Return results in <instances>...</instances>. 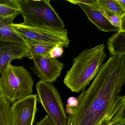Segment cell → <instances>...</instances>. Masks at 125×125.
Masks as SVG:
<instances>
[{"instance_id":"3957f363","label":"cell","mask_w":125,"mask_h":125,"mask_svg":"<svg viewBox=\"0 0 125 125\" xmlns=\"http://www.w3.org/2000/svg\"><path fill=\"white\" fill-rule=\"evenodd\" d=\"M49 0H17L24 21L22 25L31 27L63 29L65 25Z\"/></svg>"},{"instance_id":"2e32d148","label":"cell","mask_w":125,"mask_h":125,"mask_svg":"<svg viewBox=\"0 0 125 125\" xmlns=\"http://www.w3.org/2000/svg\"><path fill=\"white\" fill-rule=\"evenodd\" d=\"M11 102L0 94V125H11Z\"/></svg>"},{"instance_id":"5b68a950","label":"cell","mask_w":125,"mask_h":125,"mask_svg":"<svg viewBox=\"0 0 125 125\" xmlns=\"http://www.w3.org/2000/svg\"><path fill=\"white\" fill-rule=\"evenodd\" d=\"M38 99L55 125H67L68 116L60 95L52 84L40 80L36 86Z\"/></svg>"},{"instance_id":"cb8c5ba5","label":"cell","mask_w":125,"mask_h":125,"mask_svg":"<svg viewBox=\"0 0 125 125\" xmlns=\"http://www.w3.org/2000/svg\"><path fill=\"white\" fill-rule=\"evenodd\" d=\"M119 30V31L125 32V14L121 16Z\"/></svg>"},{"instance_id":"5bb4252c","label":"cell","mask_w":125,"mask_h":125,"mask_svg":"<svg viewBox=\"0 0 125 125\" xmlns=\"http://www.w3.org/2000/svg\"><path fill=\"white\" fill-rule=\"evenodd\" d=\"M97 2L100 10L108 15L117 14L121 16L125 14V9L115 0H97Z\"/></svg>"},{"instance_id":"277c9868","label":"cell","mask_w":125,"mask_h":125,"mask_svg":"<svg viewBox=\"0 0 125 125\" xmlns=\"http://www.w3.org/2000/svg\"><path fill=\"white\" fill-rule=\"evenodd\" d=\"M33 83L25 68L10 63L0 75V94L13 103L32 94Z\"/></svg>"},{"instance_id":"52a82bcc","label":"cell","mask_w":125,"mask_h":125,"mask_svg":"<svg viewBox=\"0 0 125 125\" xmlns=\"http://www.w3.org/2000/svg\"><path fill=\"white\" fill-rule=\"evenodd\" d=\"M37 94H31L13 103L11 125H33L37 112Z\"/></svg>"},{"instance_id":"4fadbf2b","label":"cell","mask_w":125,"mask_h":125,"mask_svg":"<svg viewBox=\"0 0 125 125\" xmlns=\"http://www.w3.org/2000/svg\"><path fill=\"white\" fill-rule=\"evenodd\" d=\"M20 13L17 0H0V17H17Z\"/></svg>"},{"instance_id":"ac0fdd59","label":"cell","mask_w":125,"mask_h":125,"mask_svg":"<svg viewBox=\"0 0 125 125\" xmlns=\"http://www.w3.org/2000/svg\"><path fill=\"white\" fill-rule=\"evenodd\" d=\"M67 1L74 5H77V3H82V4L87 5L91 7L97 9L99 10H100V8L97 3V0H69Z\"/></svg>"},{"instance_id":"6da1fadb","label":"cell","mask_w":125,"mask_h":125,"mask_svg":"<svg viewBox=\"0 0 125 125\" xmlns=\"http://www.w3.org/2000/svg\"><path fill=\"white\" fill-rule=\"evenodd\" d=\"M125 83V55L111 57L102 65L87 90L77 97L72 108L74 125H105L123 104L121 96Z\"/></svg>"},{"instance_id":"ffe728a7","label":"cell","mask_w":125,"mask_h":125,"mask_svg":"<svg viewBox=\"0 0 125 125\" xmlns=\"http://www.w3.org/2000/svg\"><path fill=\"white\" fill-rule=\"evenodd\" d=\"M125 111L121 112L110 125H125Z\"/></svg>"},{"instance_id":"44dd1931","label":"cell","mask_w":125,"mask_h":125,"mask_svg":"<svg viewBox=\"0 0 125 125\" xmlns=\"http://www.w3.org/2000/svg\"><path fill=\"white\" fill-rule=\"evenodd\" d=\"M16 16L10 17H0V26L7 25H11L13 24V21Z\"/></svg>"},{"instance_id":"8992f818","label":"cell","mask_w":125,"mask_h":125,"mask_svg":"<svg viewBox=\"0 0 125 125\" xmlns=\"http://www.w3.org/2000/svg\"><path fill=\"white\" fill-rule=\"evenodd\" d=\"M12 26L26 41L27 44L30 42H37L68 47L70 43L68 31L65 29L31 27L14 23Z\"/></svg>"},{"instance_id":"8fae6325","label":"cell","mask_w":125,"mask_h":125,"mask_svg":"<svg viewBox=\"0 0 125 125\" xmlns=\"http://www.w3.org/2000/svg\"><path fill=\"white\" fill-rule=\"evenodd\" d=\"M107 45L111 57L125 55V32L114 34L108 39Z\"/></svg>"},{"instance_id":"7402d4cb","label":"cell","mask_w":125,"mask_h":125,"mask_svg":"<svg viewBox=\"0 0 125 125\" xmlns=\"http://www.w3.org/2000/svg\"><path fill=\"white\" fill-rule=\"evenodd\" d=\"M36 125H55L49 116L46 115L40 121L36 123Z\"/></svg>"},{"instance_id":"d4e9b609","label":"cell","mask_w":125,"mask_h":125,"mask_svg":"<svg viewBox=\"0 0 125 125\" xmlns=\"http://www.w3.org/2000/svg\"><path fill=\"white\" fill-rule=\"evenodd\" d=\"M67 125H74L73 119V115L72 114H69V116L68 117Z\"/></svg>"},{"instance_id":"30bf717a","label":"cell","mask_w":125,"mask_h":125,"mask_svg":"<svg viewBox=\"0 0 125 125\" xmlns=\"http://www.w3.org/2000/svg\"><path fill=\"white\" fill-rule=\"evenodd\" d=\"M77 5L84 11L89 21L94 24L99 30L105 32L119 31V28L115 27L108 21L101 13V10L82 3Z\"/></svg>"},{"instance_id":"ba28073f","label":"cell","mask_w":125,"mask_h":125,"mask_svg":"<svg viewBox=\"0 0 125 125\" xmlns=\"http://www.w3.org/2000/svg\"><path fill=\"white\" fill-rule=\"evenodd\" d=\"M31 60L34 62V66L31 67L33 72L41 81L52 83L54 82L60 76L63 69V63L56 58H52L48 54L35 55Z\"/></svg>"},{"instance_id":"7c38bea8","label":"cell","mask_w":125,"mask_h":125,"mask_svg":"<svg viewBox=\"0 0 125 125\" xmlns=\"http://www.w3.org/2000/svg\"><path fill=\"white\" fill-rule=\"evenodd\" d=\"M0 40L14 43L27 45L26 41L15 31L12 24L0 26Z\"/></svg>"},{"instance_id":"7a4b0ae2","label":"cell","mask_w":125,"mask_h":125,"mask_svg":"<svg viewBox=\"0 0 125 125\" xmlns=\"http://www.w3.org/2000/svg\"><path fill=\"white\" fill-rule=\"evenodd\" d=\"M105 45L99 44L85 50L73 61L64 77V84L73 93H79L89 85L107 57Z\"/></svg>"},{"instance_id":"603a6c76","label":"cell","mask_w":125,"mask_h":125,"mask_svg":"<svg viewBox=\"0 0 125 125\" xmlns=\"http://www.w3.org/2000/svg\"><path fill=\"white\" fill-rule=\"evenodd\" d=\"M77 99L73 96L69 97L67 100V104L69 106L72 108H74L76 107L77 105Z\"/></svg>"},{"instance_id":"9c48e42d","label":"cell","mask_w":125,"mask_h":125,"mask_svg":"<svg viewBox=\"0 0 125 125\" xmlns=\"http://www.w3.org/2000/svg\"><path fill=\"white\" fill-rule=\"evenodd\" d=\"M27 50V44L0 40V75L12 61L25 57Z\"/></svg>"},{"instance_id":"9a60e30c","label":"cell","mask_w":125,"mask_h":125,"mask_svg":"<svg viewBox=\"0 0 125 125\" xmlns=\"http://www.w3.org/2000/svg\"><path fill=\"white\" fill-rule=\"evenodd\" d=\"M27 45V50L25 57L31 60L32 57L35 55L47 54L52 48L55 46L37 42H30Z\"/></svg>"},{"instance_id":"d6986e66","label":"cell","mask_w":125,"mask_h":125,"mask_svg":"<svg viewBox=\"0 0 125 125\" xmlns=\"http://www.w3.org/2000/svg\"><path fill=\"white\" fill-rule=\"evenodd\" d=\"M64 51L63 47L60 46H55L52 48L49 52V56L52 58L60 57L62 55Z\"/></svg>"},{"instance_id":"484cf974","label":"cell","mask_w":125,"mask_h":125,"mask_svg":"<svg viewBox=\"0 0 125 125\" xmlns=\"http://www.w3.org/2000/svg\"><path fill=\"white\" fill-rule=\"evenodd\" d=\"M123 8L125 9V0H115Z\"/></svg>"},{"instance_id":"e0dca14e","label":"cell","mask_w":125,"mask_h":125,"mask_svg":"<svg viewBox=\"0 0 125 125\" xmlns=\"http://www.w3.org/2000/svg\"><path fill=\"white\" fill-rule=\"evenodd\" d=\"M102 14L108 20V21L111 23V24L115 27H117L119 28L120 22V16L117 14H112L108 15L104 13L103 11L101 10Z\"/></svg>"}]
</instances>
